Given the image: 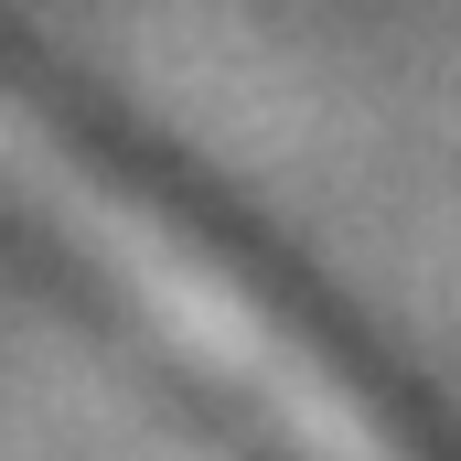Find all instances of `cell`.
<instances>
[{
	"label": "cell",
	"mask_w": 461,
	"mask_h": 461,
	"mask_svg": "<svg viewBox=\"0 0 461 461\" xmlns=\"http://www.w3.org/2000/svg\"><path fill=\"white\" fill-rule=\"evenodd\" d=\"M0 194L43 215L65 258H86L172 354L236 386V408L290 429L312 461H429L419 429L375 397V375L312 322V301H290L279 268L204 226V204L172 194L140 150H108L97 118H76L22 65H0Z\"/></svg>",
	"instance_id": "cell-1"
}]
</instances>
